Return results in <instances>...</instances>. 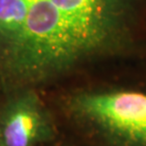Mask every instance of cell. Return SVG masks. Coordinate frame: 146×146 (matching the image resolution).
Returning <instances> with one entry per match:
<instances>
[{
	"label": "cell",
	"instance_id": "6da1fadb",
	"mask_svg": "<svg viewBox=\"0 0 146 146\" xmlns=\"http://www.w3.org/2000/svg\"><path fill=\"white\" fill-rule=\"evenodd\" d=\"M145 0H0V76L36 84L133 42Z\"/></svg>",
	"mask_w": 146,
	"mask_h": 146
},
{
	"label": "cell",
	"instance_id": "3957f363",
	"mask_svg": "<svg viewBox=\"0 0 146 146\" xmlns=\"http://www.w3.org/2000/svg\"><path fill=\"white\" fill-rule=\"evenodd\" d=\"M46 132V121L38 102L28 97L16 102L0 126L2 146H33Z\"/></svg>",
	"mask_w": 146,
	"mask_h": 146
},
{
	"label": "cell",
	"instance_id": "7a4b0ae2",
	"mask_svg": "<svg viewBox=\"0 0 146 146\" xmlns=\"http://www.w3.org/2000/svg\"><path fill=\"white\" fill-rule=\"evenodd\" d=\"M75 107L121 146H146V93L133 90L81 95Z\"/></svg>",
	"mask_w": 146,
	"mask_h": 146
}]
</instances>
